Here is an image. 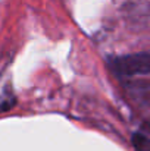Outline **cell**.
Wrapping results in <instances>:
<instances>
[{"label":"cell","instance_id":"6da1fadb","mask_svg":"<svg viewBox=\"0 0 150 151\" xmlns=\"http://www.w3.org/2000/svg\"><path fill=\"white\" fill-rule=\"evenodd\" d=\"M110 68L113 72L125 76L147 75L150 73V51L116 57L110 62Z\"/></svg>","mask_w":150,"mask_h":151},{"label":"cell","instance_id":"7a4b0ae2","mask_svg":"<svg viewBox=\"0 0 150 151\" xmlns=\"http://www.w3.org/2000/svg\"><path fill=\"white\" fill-rule=\"evenodd\" d=\"M133 145L136 151H150V139L143 134H134L133 135Z\"/></svg>","mask_w":150,"mask_h":151}]
</instances>
